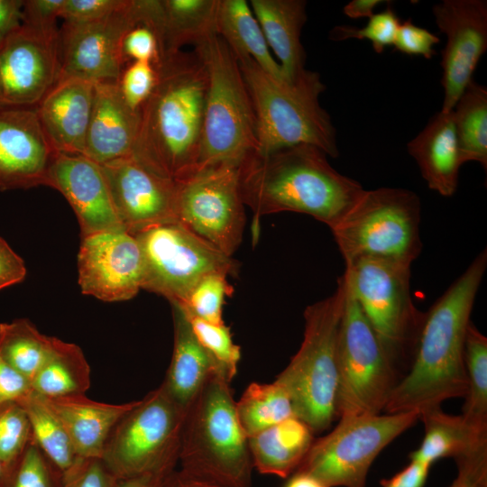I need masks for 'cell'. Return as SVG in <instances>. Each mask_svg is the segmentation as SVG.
I'll list each match as a JSON object with an SVG mask.
<instances>
[{
	"label": "cell",
	"instance_id": "cell-1",
	"mask_svg": "<svg viewBox=\"0 0 487 487\" xmlns=\"http://www.w3.org/2000/svg\"><path fill=\"white\" fill-rule=\"evenodd\" d=\"M155 87L140 110L132 156L157 175L180 181L198 170L208 75L197 51L162 56Z\"/></svg>",
	"mask_w": 487,
	"mask_h": 487
},
{
	"label": "cell",
	"instance_id": "cell-2",
	"mask_svg": "<svg viewBox=\"0 0 487 487\" xmlns=\"http://www.w3.org/2000/svg\"><path fill=\"white\" fill-rule=\"evenodd\" d=\"M486 267L484 249L424 313L410 366L392 391L384 413L419 414L440 408L446 400L465 398L464 340Z\"/></svg>",
	"mask_w": 487,
	"mask_h": 487
},
{
	"label": "cell",
	"instance_id": "cell-3",
	"mask_svg": "<svg viewBox=\"0 0 487 487\" xmlns=\"http://www.w3.org/2000/svg\"><path fill=\"white\" fill-rule=\"evenodd\" d=\"M239 180L255 227L261 216L287 211L308 215L331 228L364 190L309 144L253 152L239 165Z\"/></svg>",
	"mask_w": 487,
	"mask_h": 487
},
{
	"label": "cell",
	"instance_id": "cell-4",
	"mask_svg": "<svg viewBox=\"0 0 487 487\" xmlns=\"http://www.w3.org/2000/svg\"><path fill=\"white\" fill-rule=\"evenodd\" d=\"M230 381L212 374L186 410L180 470L220 487H251L253 465Z\"/></svg>",
	"mask_w": 487,
	"mask_h": 487
},
{
	"label": "cell",
	"instance_id": "cell-5",
	"mask_svg": "<svg viewBox=\"0 0 487 487\" xmlns=\"http://www.w3.org/2000/svg\"><path fill=\"white\" fill-rule=\"evenodd\" d=\"M256 121L258 152L309 144L326 155H339L335 129L321 106L325 85L318 73L305 69L293 80L277 78L253 60H237Z\"/></svg>",
	"mask_w": 487,
	"mask_h": 487
},
{
	"label": "cell",
	"instance_id": "cell-6",
	"mask_svg": "<svg viewBox=\"0 0 487 487\" xmlns=\"http://www.w3.org/2000/svg\"><path fill=\"white\" fill-rule=\"evenodd\" d=\"M345 298L341 276L331 296L307 307L300 347L275 380L289 393L296 417L314 434L336 419L337 339Z\"/></svg>",
	"mask_w": 487,
	"mask_h": 487
},
{
	"label": "cell",
	"instance_id": "cell-7",
	"mask_svg": "<svg viewBox=\"0 0 487 487\" xmlns=\"http://www.w3.org/2000/svg\"><path fill=\"white\" fill-rule=\"evenodd\" d=\"M411 265L362 258L345 262L348 288L400 380L414 354L424 313L413 303Z\"/></svg>",
	"mask_w": 487,
	"mask_h": 487
},
{
	"label": "cell",
	"instance_id": "cell-8",
	"mask_svg": "<svg viewBox=\"0 0 487 487\" xmlns=\"http://www.w3.org/2000/svg\"><path fill=\"white\" fill-rule=\"evenodd\" d=\"M420 200L411 190H363L346 214L330 228L345 262L375 258L412 264L418 257Z\"/></svg>",
	"mask_w": 487,
	"mask_h": 487
},
{
	"label": "cell",
	"instance_id": "cell-9",
	"mask_svg": "<svg viewBox=\"0 0 487 487\" xmlns=\"http://www.w3.org/2000/svg\"><path fill=\"white\" fill-rule=\"evenodd\" d=\"M194 49L203 57L208 75L198 170L220 163L240 165L257 151V138L255 115L238 61L218 35Z\"/></svg>",
	"mask_w": 487,
	"mask_h": 487
},
{
	"label": "cell",
	"instance_id": "cell-10",
	"mask_svg": "<svg viewBox=\"0 0 487 487\" xmlns=\"http://www.w3.org/2000/svg\"><path fill=\"white\" fill-rule=\"evenodd\" d=\"M185 413L160 385L117 421L101 460L117 479L171 473L179 462Z\"/></svg>",
	"mask_w": 487,
	"mask_h": 487
},
{
	"label": "cell",
	"instance_id": "cell-11",
	"mask_svg": "<svg viewBox=\"0 0 487 487\" xmlns=\"http://www.w3.org/2000/svg\"><path fill=\"white\" fill-rule=\"evenodd\" d=\"M337 339L336 418L381 414L400 381L346 280Z\"/></svg>",
	"mask_w": 487,
	"mask_h": 487
},
{
	"label": "cell",
	"instance_id": "cell-12",
	"mask_svg": "<svg viewBox=\"0 0 487 487\" xmlns=\"http://www.w3.org/2000/svg\"><path fill=\"white\" fill-rule=\"evenodd\" d=\"M331 432L315 439L295 473H305L326 487H365L379 454L418 420L417 412L338 418Z\"/></svg>",
	"mask_w": 487,
	"mask_h": 487
},
{
	"label": "cell",
	"instance_id": "cell-13",
	"mask_svg": "<svg viewBox=\"0 0 487 487\" xmlns=\"http://www.w3.org/2000/svg\"><path fill=\"white\" fill-rule=\"evenodd\" d=\"M144 262L142 289L182 303L205 277L234 276L238 263L176 221L150 226L133 234Z\"/></svg>",
	"mask_w": 487,
	"mask_h": 487
},
{
	"label": "cell",
	"instance_id": "cell-14",
	"mask_svg": "<svg viewBox=\"0 0 487 487\" xmlns=\"http://www.w3.org/2000/svg\"><path fill=\"white\" fill-rule=\"evenodd\" d=\"M176 183V220L232 257L242 242L246 220L239 165L208 166Z\"/></svg>",
	"mask_w": 487,
	"mask_h": 487
},
{
	"label": "cell",
	"instance_id": "cell-15",
	"mask_svg": "<svg viewBox=\"0 0 487 487\" xmlns=\"http://www.w3.org/2000/svg\"><path fill=\"white\" fill-rule=\"evenodd\" d=\"M142 23L140 0H126L111 15L94 23H63L59 31L60 76L94 84L116 83L126 63L122 42Z\"/></svg>",
	"mask_w": 487,
	"mask_h": 487
},
{
	"label": "cell",
	"instance_id": "cell-16",
	"mask_svg": "<svg viewBox=\"0 0 487 487\" xmlns=\"http://www.w3.org/2000/svg\"><path fill=\"white\" fill-rule=\"evenodd\" d=\"M78 271L85 295L106 302L133 299L144 280L143 257L136 237L125 229L81 237Z\"/></svg>",
	"mask_w": 487,
	"mask_h": 487
},
{
	"label": "cell",
	"instance_id": "cell-17",
	"mask_svg": "<svg viewBox=\"0 0 487 487\" xmlns=\"http://www.w3.org/2000/svg\"><path fill=\"white\" fill-rule=\"evenodd\" d=\"M59 76V34L22 24L0 45V110L36 107Z\"/></svg>",
	"mask_w": 487,
	"mask_h": 487
},
{
	"label": "cell",
	"instance_id": "cell-18",
	"mask_svg": "<svg viewBox=\"0 0 487 487\" xmlns=\"http://www.w3.org/2000/svg\"><path fill=\"white\" fill-rule=\"evenodd\" d=\"M436 23L446 36L441 52L444 88L442 112H451L487 50V2L443 0L432 8Z\"/></svg>",
	"mask_w": 487,
	"mask_h": 487
},
{
	"label": "cell",
	"instance_id": "cell-19",
	"mask_svg": "<svg viewBox=\"0 0 487 487\" xmlns=\"http://www.w3.org/2000/svg\"><path fill=\"white\" fill-rule=\"evenodd\" d=\"M116 215L134 234L150 226L176 221L177 183L149 170L133 156L100 165Z\"/></svg>",
	"mask_w": 487,
	"mask_h": 487
},
{
	"label": "cell",
	"instance_id": "cell-20",
	"mask_svg": "<svg viewBox=\"0 0 487 487\" xmlns=\"http://www.w3.org/2000/svg\"><path fill=\"white\" fill-rule=\"evenodd\" d=\"M55 153L37 106L0 110V190L46 186Z\"/></svg>",
	"mask_w": 487,
	"mask_h": 487
},
{
	"label": "cell",
	"instance_id": "cell-21",
	"mask_svg": "<svg viewBox=\"0 0 487 487\" xmlns=\"http://www.w3.org/2000/svg\"><path fill=\"white\" fill-rule=\"evenodd\" d=\"M46 186L57 189L77 216L81 237L124 229L101 166L83 154L55 153Z\"/></svg>",
	"mask_w": 487,
	"mask_h": 487
},
{
	"label": "cell",
	"instance_id": "cell-22",
	"mask_svg": "<svg viewBox=\"0 0 487 487\" xmlns=\"http://www.w3.org/2000/svg\"><path fill=\"white\" fill-rule=\"evenodd\" d=\"M95 84L59 77L37 106L41 128L56 153L83 154Z\"/></svg>",
	"mask_w": 487,
	"mask_h": 487
},
{
	"label": "cell",
	"instance_id": "cell-23",
	"mask_svg": "<svg viewBox=\"0 0 487 487\" xmlns=\"http://www.w3.org/2000/svg\"><path fill=\"white\" fill-rule=\"evenodd\" d=\"M139 124L140 111L125 103L117 82L95 84L83 155L99 165L132 156Z\"/></svg>",
	"mask_w": 487,
	"mask_h": 487
},
{
	"label": "cell",
	"instance_id": "cell-24",
	"mask_svg": "<svg viewBox=\"0 0 487 487\" xmlns=\"http://www.w3.org/2000/svg\"><path fill=\"white\" fill-rule=\"evenodd\" d=\"M219 0H143V24L156 34L161 57L194 48L216 34ZM160 57V58H161Z\"/></svg>",
	"mask_w": 487,
	"mask_h": 487
},
{
	"label": "cell",
	"instance_id": "cell-25",
	"mask_svg": "<svg viewBox=\"0 0 487 487\" xmlns=\"http://www.w3.org/2000/svg\"><path fill=\"white\" fill-rule=\"evenodd\" d=\"M42 398L62 423L81 458L101 459L113 427L136 402L108 404L90 400L85 394Z\"/></svg>",
	"mask_w": 487,
	"mask_h": 487
},
{
	"label": "cell",
	"instance_id": "cell-26",
	"mask_svg": "<svg viewBox=\"0 0 487 487\" xmlns=\"http://www.w3.org/2000/svg\"><path fill=\"white\" fill-rule=\"evenodd\" d=\"M407 149L430 189L443 197L455 193L463 164L452 111L436 113Z\"/></svg>",
	"mask_w": 487,
	"mask_h": 487
},
{
	"label": "cell",
	"instance_id": "cell-27",
	"mask_svg": "<svg viewBox=\"0 0 487 487\" xmlns=\"http://www.w3.org/2000/svg\"><path fill=\"white\" fill-rule=\"evenodd\" d=\"M172 313L173 352L161 386L179 407L187 410L212 374L219 373L230 381L219 363L198 341L181 309L172 306Z\"/></svg>",
	"mask_w": 487,
	"mask_h": 487
},
{
	"label": "cell",
	"instance_id": "cell-28",
	"mask_svg": "<svg viewBox=\"0 0 487 487\" xmlns=\"http://www.w3.org/2000/svg\"><path fill=\"white\" fill-rule=\"evenodd\" d=\"M249 5L285 78L293 80L306 69L300 35L308 18L307 2L251 0Z\"/></svg>",
	"mask_w": 487,
	"mask_h": 487
},
{
	"label": "cell",
	"instance_id": "cell-29",
	"mask_svg": "<svg viewBox=\"0 0 487 487\" xmlns=\"http://www.w3.org/2000/svg\"><path fill=\"white\" fill-rule=\"evenodd\" d=\"M314 432L297 417L287 418L250 437L253 468L263 474L289 478L313 444Z\"/></svg>",
	"mask_w": 487,
	"mask_h": 487
},
{
	"label": "cell",
	"instance_id": "cell-30",
	"mask_svg": "<svg viewBox=\"0 0 487 487\" xmlns=\"http://www.w3.org/2000/svg\"><path fill=\"white\" fill-rule=\"evenodd\" d=\"M424 426L419 447L409 455L410 460L432 465L441 458L455 460L487 444V426L478 425L464 415H450L440 408L418 414Z\"/></svg>",
	"mask_w": 487,
	"mask_h": 487
},
{
	"label": "cell",
	"instance_id": "cell-31",
	"mask_svg": "<svg viewBox=\"0 0 487 487\" xmlns=\"http://www.w3.org/2000/svg\"><path fill=\"white\" fill-rule=\"evenodd\" d=\"M216 34L237 60L251 59L265 72L286 79L247 1H218Z\"/></svg>",
	"mask_w": 487,
	"mask_h": 487
},
{
	"label": "cell",
	"instance_id": "cell-32",
	"mask_svg": "<svg viewBox=\"0 0 487 487\" xmlns=\"http://www.w3.org/2000/svg\"><path fill=\"white\" fill-rule=\"evenodd\" d=\"M90 373L78 345L52 336L50 353L31 381L32 390L45 398L85 394L90 387Z\"/></svg>",
	"mask_w": 487,
	"mask_h": 487
},
{
	"label": "cell",
	"instance_id": "cell-33",
	"mask_svg": "<svg viewBox=\"0 0 487 487\" xmlns=\"http://www.w3.org/2000/svg\"><path fill=\"white\" fill-rule=\"evenodd\" d=\"M453 112L460 159L487 169V88L473 79L457 100Z\"/></svg>",
	"mask_w": 487,
	"mask_h": 487
},
{
	"label": "cell",
	"instance_id": "cell-34",
	"mask_svg": "<svg viewBox=\"0 0 487 487\" xmlns=\"http://www.w3.org/2000/svg\"><path fill=\"white\" fill-rule=\"evenodd\" d=\"M235 409L241 427L248 437L296 417L289 393L277 381L271 383H250L235 401Z\"/></svg>",
	"mask_w": 487,
	"mask_h": 487
},
{
	"label": "cell",
	"instance_id": "cell-35",
	"mask_svg": "<svg viewBox=\"0 0 487 487\" xmlns=\"http://www.w3.org/2000/svg\"><path fill=\"white\" fill-rule=\"evenodd\" d=\"M16 402L27 414L33 440L62 473L67 471L78 456L59 418L33 391Z\"/></svg>",
	"mask_w": 487,
	"mask_h": 487
},
{
	"label": "cell",
	"instance_id": "cell-36",
	"mask_svg": "<svg viewBox=\"0 0 487 487\" xmlns=\"http://www.w3.org/2000/svg\"><path fill=\"white\" fill-rule=\"evenodd\" d=\"M51 339L26 318L1 323L0 356L32 381L50 353Z\"/></svg>",
	"mask_w": 487,
	"mask_h": 487
},
{
	"label": "cell",
	"instance_id": "cell-37",
	"mask_svg": "<svg viewBox=\"0 0 487 487\" xmlns=\"http://www.w3.org/2000/svg\"><path fill=\"white\" fill-rule=\"evenodd\" d=\"M464 363L467 393L462 415L487 426V337L472 322L465 335Z\"/></svg>",
	"mask_w": 487,
	"mask_h": 487
},
{
	"label": "cell",
	"instance_id": "cell-38",
	"mask_svg": "<svg viewBox=\"0 0 487 487\" xmlns=\"http://www.w3.org/2000/svg\"><path fill=\"white\" fill-rule=\"evenodd\" d=\"M0 487H64L63 473L32 438L21 455L1 469Z\"/></svg>",
	"mask_w": 487,
	"mask_h": 487
},
{
	"label": "cell",
	"instance_id": "cell-39",
	"mask_svg": "<svg viewBox=\"0 0 487 487\" xmlns=\"http://www.w3.org/2000/svg\"><path fill=\"white\" fill-rule=\"evenodd\" d=\"M227 278L225 274H210L194 286L182 303L171 306L209 323L224 324L225 299L233 292Z\"/></svg>",
	"mask_w": 487,
	"mask_h": 487
},
{
	"label": "cell",
	"instance_id": "cell-40",
	"mask_svg": "<svg viewBox=\"0 0 487 487\" xmlns=\"http://www.w3.org/2000/svg\"><path fill=\"white\" fill-rule=\"evenodd\" d=\"M181 311L187 317L198 341L219 363L231 381L237 372L241 351L240 347L234 343L229 327L225 323L212 324Z\"/></svg>",
	"mask_w": 487,
	"mask_h": 487
},
{
	"label": "cell",
	"instance_id": "cell-41",
	"mask_svg": "<svg viewBox=\"0 0 487 487\" xmlns=\"http://www.w3.org/2000/svg\"><path fill=\"white\" fill-rule=\"evenodd\" d=\"M32 438L25 410L16 401L0 403V464H11Z\"/></svg>",
	"mask_w": 487,
	"mask_h": 487
},
{
	"label": "cell",
	"instance_id": "cell-42",
	"mask_svg": "<svg viewBox=\"0 0 487 487\" xmlns=\"http://www.w3.org/2000/svg\"><path fill=\"white\" fill-rule=\"evenodd\" d=\"M400 21L394 10L388 5L378 14H374L363 28L349 25L335 26L329 32L331 41H340L348 39H366L372 42L375 52L381 53L389 45H393Z\"/></svg>",
	"mask_w": 487,
	"mask_h": 487
},
{
	"label": "cell",
	"instance_id": "cell-43",
	"mask_svg": "<svg viewBox=\"0 0 487 487\" xmlns=\"http://www.w3.org/2000/svg\"><path fill=\"white\" fill-rule=\"evenodd\" d=\"M157 81L154 64L148 61H132L123 69L117 86L125 103L140 111L152 95Z\"/></svg>",
	"mask_w": 487,
	"mask_h": 487
},
{
	"label": "cell",
	"instance_id": "cell-44",
	"mask_svg": "<svg viewBox=\"0 0 487 487\" xmlns=\"http://www.w3.org/2000/svg\"><path fill=\"white\" fill-rule=\"evenodd\" d=\"M117 480L100 458L78 457L63 473L64 487H115Z\"/></svg>",
	"mask_w": 487,
	"mask_h": 487
},
{
	"label": "cell",
	"instance_id": "cell-45",
	"mask_svg": "<svg viewBox=\"0 0 487 487\" xmlns=\"http://www.w3.org/2000/svg\"><path fill=\"white\" fill-rule=\"evenodd\" d=\"M126 0H64L63 23L83 24L100 21L120 9Z\"/></svg>",
	"mask_w": 487,
	"mask_h": 487
},
{
	"label": "cell",
	"instance_id": "cell-46",
	"mask_svg": "<svg viewBox=\"0 0 487 487\" xmlns=\"http://www.w3.org/2000/svg\"><path fill=\"white\" fill-rule=\"evenodd\" d=\"M439 38L430 31L416 25L410 18L400 22L393 42L395 51L407 55L431 59L436 55L434 46Z\"/></svg>",
	"mask_w": 487,
	"mask_h": 487
},
{
	"label": "cell",
	"instance_id": "cell-47",
	"mask_svg": "<svg viewBox=\"0 0 487 487\" xmlns=\"http://www.w3.org/2000/svg\"><path fill=\"white\" fill-rule=\"evenodd\" d=\"M122 54L126 65L132 61H148L155 65L161 57L156 34L145 25L134 26L123 39Z\"/></svg>",
	"mask_w": 487,
	"mask_h": 487
},
{
	"label": "cell",
	"instance_id": "cell-48",
	"mask_svg": "<svg viewBox=\"0 0 487 487\" xmlns=\"http://www.w3.org/2000/svg\"><path fill=\"white\" fill-rule=\"evenodd\" d=\"M64 0H25L23 5V25L46 34H59L57 20Z\"/></svg>",
	"mask_w": 487,
	"mask_h": 487
},
{
	"label": "cell",
	"instance_id": "cell-49",
	"mask_svg": "<svg viewBox=\"0 0 487 487\" xmlns=\"http://www.w3.org/2000/svg\"><path fill=\"white\" fill-rule=\"evenodd\" d=\"M455 461L457 475L450 487H487V444Z\"/></svg>",
	"mask_w": 487,
	"mask_h": 487
},
{
	"label": "cell",
	"instance_id": "cell-50",
	"mask_svg": "<svg viewBox=\"0 0 487 487\" xmlns=\"http://www.w3.org/2000/svg\"><path fill=\"white\" fill-rule=\"evenodd\" d=\"M32 391L31 381L0 356V403L17 401Z\"/></svg>",
	"mask_w": 487,
	"mask_h": 487
},
{
	"label": "cell",
	"instance_id": "cell-51",
	"mask_svg": "<svg viewBox=\"0 0 487 487\" xmlns=\"http://www.w3.org/2000/svg\"><path fill=\"white\" fill-rule=\"evenodd\" d=\"M26 272L23 260L0 237V290L23 281Z\"/></svg>",
	"mask_w": 487,
	"mask_h": 487
},
{
	"label": "cell",
	"instance_id": "cell-52",
	"mask_svg": "<svg viewBox=\"0 0 487 487\" xmlns=\"http://www.w3.org/2000/svg\"><path fill=\"white\" fill-rule=\"evenodd\" d=\"M430 466L410 460L402 470L389 479L380 482L381 487H423L426 483Z\"/></svg>",
	"mask_w": 487,
	"mask_h": 487
},
{
	"label": "cell",
	"instance_id": "cell-53",
	"mask_svg": "<svg viewBox=\"0 0 487 487\" xmlns=\"http://www.w3.org/2000/svg\"><path fill=\"white\" fill-rule=\"evenodd\" d=\"M23 0H0V45L23 23Z\"/></svg>",
	"mask_w": 487,
	"mask_h": 487
},
{
	"label": "cell",
	"instance_id": "cell-54",
	"mask_svg": "<svg viewBox=\"0 0 487 487\" xmlns=\"http://www.w3.org/2000/svg\"><path fill=\"white\" fill-rule=\"evenodd\" d=\"M170 473H151L126 479H118L115 487H161Z\"/></svg>",
	"mask_w": 487,
	"mask_h": 487
},
{
	"label": "cell",
	"instance_id": "cell-55",
	"mask_svg": "<svg viewBox=\"0 0 487 487\" xmlns=\"http://www.w3.org/2000/svg\"><path fill=\"white\" fill-rule=\"evenodd\" d=\"M383 2L381 0H352L344 6L343 13L352 19H370L374 14L375 7Z\"/></svg>",
	"mask_w": 487,
	"mask_h": 487
},
{
	"label": "cell",
	"instance_id": "cell-56",
	"mask_svg": "<svg viewBox=\"0 0 487 487\" xmlns=\"http://www.w3.org/2000/svg\"><path fill=\"white\" fill-rule=\"evenodd\" d=\"M161 487H220L194 477L182 472L173 470L163 481Z\"/></svg>",
	"mask_w": 487,
	"mask_h": 487
},
{
	"label": "cell",
	"instance_id": "cell-57",
	"mask_svg": "<svg viewBox=\"0 0 487 487\" xmlns=\"http://www.w3.org/2000/svg\"><path fill=\"white\" fill-rule=\"evenodd\" d=\"M284 487H326L317 478L305 473H294Z\"/></svg>",
	"mask_w": 487,
	"mask_h": 487
},
{
	"label": "cell",
	"instance_id": "cell-58",
	"mask_svg": "<svg viewBox=\"0 0 487 487\" xmlns=\"http://www.w3.org/2000/svg\"><path fill=\"white\" fill-rule=\"evenodd\" d=\"M0 472H1V464H0Z\"/></svg>",
	"mask_w": 487,
	"mask_h": 487
}]
</instances>
